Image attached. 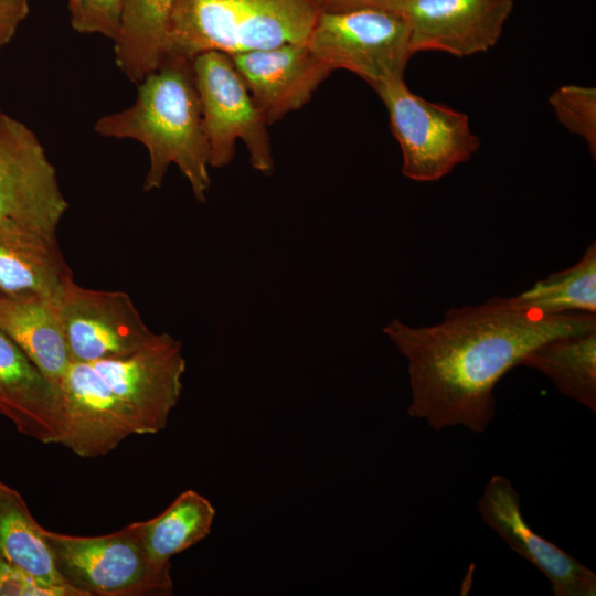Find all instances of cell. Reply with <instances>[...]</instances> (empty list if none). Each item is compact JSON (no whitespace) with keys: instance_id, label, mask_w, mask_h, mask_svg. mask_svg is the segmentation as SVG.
Instances as JSON below:
<instances>
[{"instance_id":"obj_1","label":"cell","mask_w":596,"mask_h":596,"mask_svg":"<svg viewBox=\"0 0 596 596\" xmlns=\"http://www.w3.org/2000/svg\"><path fill=\"white\" fill-rule=\"evenodd\" d=\"M596 330V315L549 313L492 297L478 306L450 308L433 326L398 319L383 331L407 360L411 417L434 430L462 426L487 430L496 417L494 389L539 344Z\"/></svg>"},{"instance_id":"obj_2","label":"cell","mask_w":596,"mask_h":596,"mask_svg":"<svg viewBox=\"0 0 596 596\" xmlns=\"http://www.w3.org/2000/svg\"><path fill=\"white\" fill-rule=\"evenodd\" d=\"M184 371L182 343L168 333L126 356L71 363L58 386L61 444L91 458L113 451L130 435L162 430L180 398Z\"/></svg>"},{"instance_id":"obj_3","label":"cell","mask_w":596,"mask_h":596,"mask_svg":"<svg viewBox=\"0 0 596 596\" xmlns=\"http://www.w3.org/2000/svg\"><path fill=\"white\" fill-rule=\"evenodd\" d=\"M94 131L104 138L132 139L149 153L143 190L159 189L170 164L178 166L199 202L211 185L210 145L204 127L192 60L169 54L137 84L135 102L97 119Z\"/></svg>"},{"instance_id":"obj_4","label":"cell","mask_w":596,"mask_h":596,"mask_svg":"<svg viewBox=\"0 0 596 596\" xmlns=\"http://www.w3.org/2000/svg\"><path fill=\"white\" fill-rule=\"evenodd\" d=\"M320 0H175L168 53L192 60L205 51L234 55L306 42Z\"/></svg>"},{"instance_id":"obj_5","label":"cell","mask_w":596,"mask_h":596,"mask_svg":"<svg viewBox=\"0 0 596 596\" xmlns=\"http://www.w3.org/2000/svg\"><path fill=\"white\" fill-rule=\"evenodd\" d=\"M56 571L82 596H167L171 564L151 560L137 522L113 533L79 536L42 526Z\"/></svg>"},{"instance_id":"obj_6","label":"cell","mask_w":596,"mask_h":596,"mask_svg":"<svg viewBox=\"0 0 596 596\" xmlns=\"http://www.w3.org/2000/svg\"><path fill=\"white\" fill-rule=\"evenodd\" d=\"M402 151V172L414 181H437L468 161L480 141L464 113L413 93L404 78L375 85Z\"/></svg>"},{"instance_id":"obj_7","label":"cell","mask_w":596,"mask_h":596,"mask_svg":"<svg viewBox=\"0 0 596 596\" xmlns=\"http://www.w3.org/2000/svg\"><path fill=\"white\" fill-rule=\"evenodd\" d=\"M402 13L358 9L321 11L306 44L331 71L347 70L371 87L404 78L413 55Z\"/></svg>"},{"instance_id":"obj_8","label":"cell","mask_w":596,"mask_h":596,"mask_svg":"<svg viewBox=\"0 0 596 596\" xmlns=\"http://www.w3.org/2000/svg\"><path fill=\"white\" fill-rule=\"evenodd\" d=\"M192 68L210 145V166L230 164L235 143L241 140L248 150L251 166L272 174L274 158L268 123L231 55L215 50L202 52L192 58Z\"/></svg>"},{"instance_id":"obj_9","label":"cell","mask_w":596,"mask_h":596,"mask_svg":"<svg viewBox=\"0 0 596 596\" xmlns=\"http://www.w3.org/2000/svg\"><path fill=\"white\" fill-rule=\"evenodd\" d=\"M67 209L56 170L38 136L0 109V227L57 238Z\"/></svg>"},{"instance_id":"obj_10","label":"cell","mask_w":596,"mask_h":596,"mask_svg":"<svg viewBox=\"0 0 596 596\" xmlns=\"http://www.w3.org/2000/svg\"><path fill=\"white\" fill-rule=\"evenodd\" d=\"M71 363L126 356L150 343L153 333L128 294L97 290L72 280L57 306Z\"/></svg>"},{"instance_id":"obj_11","label":"cell","mask_w":596,"mask_h":596,"mask_svg":"<svg viewBox=\"0 0 596 596\" xmlns=\"http://www.w3.org/2000/svg\"><path fill=\"white\" fill-rule=\"evenodd\" d=\"M482 522L513 552L536 567L555 596H595L596 573L530 528L511 481L493 475L477 502Z\"/></svg>"},{"instance_id":"obj_12","label":"cell","mask_w":596,"mask_h":596,"mask_svg":"<svg viewBox=\"0 0 596 596\" xmlns=\"http://www.w3.org/2000/svg\"><path fill=\"white\" fill-rule=\"evenodd\" d=\"M513 0H408L402 14L411 53L440 51L458 57L486 52L500 39Z\"/></svg>"},{"instance_id":"obj_13","label":"cell","mask_w":596,"mask_h":596,"mask_svg":"<svg viewBox=\"0 0 596 596\" xmlns=\"http://www.w3.org/2000/svg\"><path fill=\"white\" fill-rule=\"evenodd\" d=\"M231 57L268 125L308 104L332 72L306 42L252 50Z\"/></svg>"},{"instance_id":"obj_14","label":"cell","mask_w":596,"mask_h":596,"mask_svg":"<svg viewBox=\"0 0 596 596\" xmlns=\"http://www.w3.org/2000/svg\"><path fill=\"white\" fill-rule=\"evenodd\" d=\"M0 413L23 435L61 444L64 411L60 390L0 329Z\"/></svg>"},{"instance_id":"obj_15","label":"cell","mask_w":596,"mask_h":596,"mask_svg":"<svg viewBox=\"0 0 596 596\" xmlns=\"http://www.w3.org/2000/svg\"><path fill=\"white\" fill-rule=\"evenodd\" d=\"M74 280L57 238L19 228L0 227V294L38 298L58 306Z\"/></svg>"},{"instance_id":"obj_16","label":"cell","mask_w":596,"mask_h":596,"mask_svg":"<svg viewBox=\"0 0 596 596\" xmlns=\"http://www.w3.org/2000/svg\"><path fill=\"white\" fill-rule=\"evenodd\" d=\"M0 329L58 389L71 359L57 307L38 298L0 296Z\"/></svg>"},{"instance_id":"obj_17","label":"cell","mask_w":596,"mask_h":596,"mask_svg":"<svg viewBox=\"0 0 596 596\" xmlns=\"http://www.w3.org/2000/svg\"><path fill=\"white\" fill-rule=\"evenodd\" d=\"M175 0H121L115 62L134 84L155 72L168 53Z\"/></svg>"},{"instance_id":"obj_18","label":"cell","mask_w":596,"mask_h":596,"mask_svg":"<svg viewBox=\"0 0 596 596\" xmlns=\"http://www.w3.org/2000/svg\"><path fill=\"white\" fill-rule=\"evenodd\" d=\"M520 365L539 371L563 395L596 413V330L552 338L526 353Z\"/></svg>"},{"instance_id":"obj_19","label":"cell","mask_w":596,"mask_h":596,"mask_svg":"<svg viewBox=\"0 0 596 596\" xmlns=\"http://www.w3.org/2000/svg\"><path fill=\"white\" fill-rule=\"evenodd\" d=\"M0 560L52 585L71 587L56 571L42 535V526L32 515L23 497L2 481H0Z\"/></svg>"},{"instance_id":"obj_20","label":"cell","mask_w":596,"mask_h":596,"mask_svg":"<svg viewBox=\"0 0 596 596\" xmlns=\"http://www.w3.org/2000/svg\"><path fill=\"white\" fill-rule=\"evenodd\" d=\"M215 517L211 502L194 490L181 492L159 515L137 522L148 555L170 565L172 556L205 539Z\"/></svg>"},{"instance_id":"obj_21","label":"cell","mask_w":596,"mask_h":596,"mask_svg":"<svg viewBox=\"0 0 596 596\" xmlns=\"http://www.w3.org/2000/svg\"><path fill=\"white\" fill-rule=\"evenodd\" d=\"M529 308L549 313L596 315V245L593 242L573 266L551 274L514 296Z\"/></svg>"},{"instance_id":"obj_22","label":"cell","mask_w":596,"mask_h":596,"mask_svg":"<svg viewBox=\"0 0 596 596\" xmlns=\"http://www.w3.org/2000/svg\"><path fill=\"white\" fill-rule=\"evenodd\" d=\"M550 104L558 121L571 132L582 137L595 158L596 89L579 85H564L550 96Z\"/></svg>"},{"instance_id":"obj_23","label":"cell","mask_w":596,"mask_h":596,"mask_svg":"<svg viewBox=\"0 0 596 596\" xmlns=\"http://www.w3.org/2000/svg\"><path fill=\"white\" fill-rule=\"evenodd\" d=\"M120 9L121 0H81L79 11L71 25L78 33L100 34L114 41Z\"/></svg>"},{"instance_id":"obj_24","label":"cell","mask_w":596,"mask_h":596,"mask_svg":"<svg viewBox=\"0 0 596 596\" xmlns=\"http://www.w3.org/2000/svg\"><path fill=\"white\" fill-rule=\"evenodd\" d=\"M0 596H81L71 587L56 586L0 560Z\"/></svg>"},{"instance_id":"obj_25","label":"cell","mask_w":596,"mask_h":596,"mask_svg":"<svg viewBox=\"0 0 596 596\" xmlns=\"http://www.w3.org/2000/svg\"><path fill=\"white\" fill-rule=\"evenodd\" d=\"M29 13V0H0V51L13 40Z\"/></svg>"},{"instance_id":"obj_26","label":"cell","mask_w":596,"mask_h":596,"mask_svg":"<svg viewBox=\"0 0 596 596\" xmlns=\"http://www.w3.org/2000/svg\"><path fill=\"white\" fill-rule=\"evenodd\" d=\"M322 11L379 9L402 13L408 0H320Z\"/></svg>"},{"instance_id":"obj_27","label":"cell","mask_w":596,"mask_h":596,"mask_svg":"<svg viewBox=\"0 0 596 596\" xmlns=\"http://www.w3.org/2000/svg\"><path fill=\"white\" fill-rule=\"evenodd\" d=\"M71 20L75 19L81 7V0H67Z\"/></svg>"},{"instance_id":"obj_28","label":"cell","mask_w":596,"mask_h":596,"mask_svg":"<svg viewBox=\"0 0 596 596\" xmlns=\"http://www.w3.org/2000/svg\"><path fill=\"white\" fill-rule=\"evenodd\" d=\"M0 296H2V295L0 294Z\"/></svg>"}]
</instances>
